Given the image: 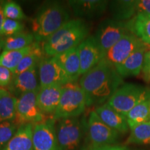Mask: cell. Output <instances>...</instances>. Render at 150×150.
Here are the masks:
<instances>
[{
  "label": "cell",
  "instance_id": "cell-1",
  "mask_svg": "<svg viewBox=\"0 0 150 150\" xmlns=\"http://www.w3.org/2000/svg\"><path fill=\"white\" fill-rule=\"evenodd\" d=\"M79 83L86 95L87 107H97L107 102L124 82L115 67L102 59L82 75Z\"/></svg>",
  "mask_w": 150,
  "mask_h": 150
},
{
  "label": "cell",
  "instance_id": "cell-2",
  "mask_svg": "<svg viewBox=\"0 0 150 150\" xmlns=\"http://www.w3.org/2000/svg\"><path fill=\"white\" fill-rule=\"evenodd\" d=\"M88 26L83 20H70L42 42V47L45 55L52 57L77 47L88 37Z\"/></svg>",
  "mask_w": 150,
  "mask_h": 150
},
{
  "label": "cell",
  "instance_id": "cell-3",
  "mask_svg": "<svg viewBox=\"0 0 150 150\" xmlns=\"http://www.w3.org/2000/svg\"><path fill=\"white\" fill-rule=\"evenodd\" d=\"M70 20L68 11L57 1H48L40 7L32 21L35 42L46 41Z\"/></svg>",
  "mask_w": 150,
  "mask_h": 150
},
{
  "label": "cell",
  "instance_id": "cell-4",
  "mask_svg": "<svg viewBox=\"0 0 150 150\" xmlns=\"http://www.w3.org/2000/svg\"><path fill=\"white\" fill-rule=\"evenodd\" d=\"M87 107L86 95L79 83L70 82L63 86L60 102L52 119L77 117L85 111Z\"/></svg>",
  "mask_w": 150,
  "mask_h": 150
},
{
  "label": "cell",
  "instance_id": "cell-5",
  "mask_svg": "<svg viewBox=\"0 0 150 150\" xmlns=\"http://www.w3.org/2000/svg\"><path fill=\"white\" fill-rule=\"evenodd\" d=\"M150 99V88L134 83H123L106 102L122 115L127 116L135 106Z\"/></svg>",
  "mask_w": 150,
  "mask_h": 150
},
{
  "label": "cell",
  "instance_id": "cell-6",
  "mask_svg": "<svg viewBox=\"0 0 150 150\" xmlns=\"http://www.w3.org/2000/svg\"><path fill=\"white\" fill-rule=\"evenodd\" d=\"M56 136L61 150H81L87 122L77 117L59 120L56 127Z\"/></svg>",
  "mask_w": 150,
  "mask_h": 150
},
{
  "label": "cell",
  "instance_id": "cell-7",
  "mask_svg": "<svg viewBox=\"0 0 150 150\" xmlns=\"http://www.w3.org/2000/svg\"><path fill=\"white\" fill-rule=\"evenodd\" d=\"M128 32L126 22L106 19L99 24L93 36L105 56L106 52Z\"/></svg>",
  "mask_w": 150,
  "mask_h": 150
},
{
  "label": "cell",
  "instance_id": "cell-8",
  "mask_svg": "<svg viewBox=\"0 0 150 150\" xmlns=\"http://www.w3.org/2000/svg\"><path fill=\"white\" fill-rule=\"evenodd\" d=\"M119 136V133L103 122L95 110L90 112L87 120V136L92 149L112 145L117 142Z\"/></svg>",
  "mask_w": 150,
  "mask_h": 150
},
{
  "label": "cell",
  "instance_id": "cell-9",
  "mask_svg": "<svg viewBox=\"0 0 150 150\" xmlns=\"http://www.w3.org/2000/svg\"><path fill=\"white\" fill-rule=\"evenodd\" d=\"M38 92H29L18 97L16 115L13 122L18 127L26 124H34L45 121V114L37 103Z\"/></svg>",
  "mask_w": 150,
  "mask_h": 150
},
{
  "label": "cell",
  "instance_id": "cell-10",
  "mask_svg": "<svg viewBox=\"0 0 150 150\" xmlns=\"http://www.w3.org/2000/svg\"><path fill=\"white\" fill-rule=\"evenodd\" d=\"M144 44L138 37L130 32L126 33L105 54L104 60L112 67H116Z\"/></svg>",
  "mask_w": 150,
  "mask_h": 150
},
{
  "label": "cell",
  "instance_id": "cell-11",
  "mask_svg": "<svg viewBox=\"0 0 150 150\" xmlns=\"http://www.w3.org/2000/svg\"><path fill=\"white\" fill-rule=\"evenodd\" d=\"M40 88L49 86H64L70 83L64 70L54 56H44L38 64Z\"/></svg>",
  "mask_w": 150,
  "mask_h": 150
},
{
  "label": "cell",
  "instance_id": "cell-12",
  "mask_svg": "<svg viewBox=\"0 0 150 150\" xmlns=\"http://www.w3.org/2000/svg\"><path fill=\"white\" fill-rule=\"evenodd\" d=\"M33 150H61L58 142L55 120H46L33 125Z\"/></svg>",
  "mask_w": 150,
  "mask_h": 150
},
{
  "label": "cell",
  "instance_id": "cell-13",
  "mask_svg": "<svg viewBox=\"0 0 150 150\" xmlns=\"http://www.w3.org/2000/svg\"><path fill=\"white\" fill-rule=\"evenodd\" d=\"M77 48L81 76L96 66L104 57L93 35L86 38Z\"/></svg>",
  "mask_w": 150,
  "mask_h": 150
},
{
  "label": "cell",
  "instance_id": "cell-14",
  "mask_svg": "<svg viewBox=\"0 0 150 150\" xmlns=\"http://www.w3.org/2000/svg\"><path fill=\"white\" fill-rule=\"evenodd\" d=\"M68 4L74 15L80 18H95L102 16L109 1L106 0H71Z\"/></svg>",
  "mask_w": 150,
  "mask_h": 150
},
{
  "label": "cell",
  "instance_id": "cell-15",
  "mask_svg": "<svg viewBox=\"0 0 150 150\" xmlns=\"http://www.w3.org/2000/svg\"><path fill=\"white\" fill-rule=\"evenodd\" d=\"M38 75L37 66H34L25 72L13 76L12 82L9 86L11 93L20 97L24 93L38 91L40 85H38L39 76Z\"/></svg>",
  "mask_w": 150,
  "mask_h": 150
},
{
  "label": "cell",
  "instance_id": "cell-16",
  "mask_svg": "<svg viewBox=\"0 0 150 150\" xmlns=\"http://www.w3.org/2000/svg\"><path fill=\"white\" fill-rule=\"evenodd\" d=\"M63 86L52 85L39 89L37 94V103L44 113L53 116L59 106L62 95Z\"/></svg>",
  "mask_w": 150,
  "mask_h": 150
},
{
  "label": "cell",
  "instance_id": "cell-17",
  "mask_svg": "<svg viewBox=\"0 0 150 150\" xmlns=\"http://www.w3.org/2000/svg\"><path fill=\"white\" fill-rule=\"evenodd\" d=\"M95 110L103 122L110 128L119 134H126L128 131L129 127L126 116L116 111L107 103L95 107Z\"/></svg>",
  "mask_w": 150,
  "mask_h": 150
},
{
  "label": "cell",
  "instance_id": "cell-18",
  "mask_svg": "<svg viewBox=\"0 0 150 150\" xmlns=\"http://www.w3.org/2000/svg\"><path fill=\"white\" fill-rule=\"evenodd\" d=\"M149 47L145 45L137 50L125 61L115 67L116 70L122 78L136 76L141 74L145 55Z\"/></svg>",
  "mask_w": 150,
  "mask_h": 150
},
{
  "label": "cell",
  "instance_id": "cell-19",
  "mask_svg": "<svg viewBox=\"0 0 150 150\" xmlns=\"http://www.w3.org/2000/svg\"><path fill=\"white\" fill-rule=\"evenodd\" d=\"M70 82H76L81 76L78 48L75 47L54 56Z\"/></svg>",
  "mask_w": 150,
  "mask_h": 150
},
{
  "label": "cell",
  "instance_id": "cell-20",
  "mask_svg": "<svg viewBox=\"0 0 150 150\" xmlns=\"http://www.w3.org/2000/svg\"><path fill=\"white\" fill-rule=\"evenodd\" d=\"M32 136V124L21 125L12 139L1 150H33Z\"/></svg>",
  "mask_w": 150,
  "mask_h": 150
},
{
  "label": "cell",
  "instance_id": "cell-21",
  "mask_svg": "<svg viewBox=\"0 0 150 150\" xmlns=\"http://www.w3.org/2000/svg\"><path fill=\"white\" fill-rule=\"evenodd\" d=\"M127 29L144 44L150 46V15L140 13L126 22Z\"/></svg>",
  "mask_w": 150,
  "mask_h": 150
},
{
  "label": "cell",
  "instance_id": "cell-22",
  "mask_svg": "<svg viewBox=\"0 0 150 150\" xmlns=\"http://www.w3.org/2000/svg\"><path fill=\"white\" fill-rule=\"evenodd\" d=\"M110 11L115 20L127 22L138 14L137 0H119L109 2Z\"/></svg>",
  "mask_w": 150,
  "mask_h": 150
},
{
  "label": "cell",
  "instance_id": "cell-23",
  "mask_svg": "<svg viewBox=\"0 0 150 150\" xmlns=\"http://www.w3.org/2000/svg\"><path fill=\"white\" fill-rule=\"evenodd\" d=\"M18 97L4 88H0V122L16 117Z\"/></svg>",
  "mask_w": 150,
  "mask_h": 150
},
{
  "label": "cell",
  "instance_id": "cell-24",
  "mask_svg": "<svg viewBox=\"0 0 150 150\" xmlns=\"http://www.w3.org/2000/svg\"><path fill=\"white\" fill-rule=\"evenodd\" d=\"M126 117L129 129L150 122V99L135 106L128 112Z\"/></svg>",
  "mask_w": 150,
  "mask_h": 150
},
{
  "label": "cell",
  "instance_id": "cell-25",
  "mask_svg": "<svg viewBox=\"0 0 150 150\" xmlns=\"http://www.w3.org/2000/svg\"><path fill=\"white\" fill-rule=\"evenodd\" d=\"M32 47L33 44L22 50H3L0 55V66L6 67L14 73L23 58L31 51Z\"/></svg>",
  "mask_w": 150,
  "mask_h": 150
},
{
  "label": "cell",
  "instance_id": "cell-26",
  "mask_svg": "<svg viewBox=\"0 0 150 150\" xmlns=\"http://www.w3.org/2000/svg\"><path fill=\"white\" fill-rule=\"evenodd\" d=\"M44 52L42 47L40 46V42H33L32 49L20 62L13 73V76H16L20 73L25 72L31 67L37 66V64H39L40 61L44 57Z\"/></svg>",
  "mask_w": 150,
  "mask_h": 150
},
{
  "label": "cell",
  "instance_id": "cell-27",
  "mask_svg": "<svg viewBox=\"0 0 150 150\" xmlns=\"http://www.w3.org/2000/svg\"><path fill=\"white\" fill-rule=\"evenodd\" d=\"M33 33L22 31L18 34L6 37L4 40V50H19L27 48L34 42Z\"/></svg>",
  "mask_w": 150,
  "mask_h": 150
},
{
  "label": "cell",
  "instance_id": "cell-28",
  "mask_svg": "<svg viewBox=\"0 0 150 150\" xmlns=\"http://www.w3.org/2000/svg\"><path fill=\"white\" fill-rule=\"evenodd\" d=\"M130 130L127 144L150 145V122L137 125Z\"/></svg>",
  "mask_w": 150,
  "mask_h": 150
},
{
  "label": "cell",
  "instance_id": "cell-29",
  "mask_svg": "<svg viewBox=\"0 0 150 150\" xmlns=\"http://www.w3.org/2000/svg\"><path fill=\"white\" fill-rule=\"evenodd\" d=\"M18 127L13 120L0 122V150L12 139Z\"/></svg>",
  "mask_w": 150,
  "mask_h": 150
},
{
  "label": "cell",
  "instance_id": "cell-30",
  "mask_svg": "<svg viewBox=\"0 0 150 150\" xmlns=\"http://www.w3.org/2000/svg\"><path fill=\"white\" fill-rule=\"evenodd\" d=\"M4 13L6 18L21 21L26 17L23 10L18 3L13 1H5L4 5Z\"/></svg>",
  "mask_w": 150,
  "mask_h": 150
},
{
  "label": "cell",
  "instance_id": "cell-31",
  "mask_svg": "<svg viewBox=\"0 0 150 150\" xmlns=\"http://www.w3.org/2000/svg\"><path fill=\"white\" fill-rule=\"evenodd\" d=\"M24 26L20 21L6 18L1 28V35L11 36L24 31Z\"/></svg>",
  "mask_w": 150,
  "mask_h": 150
},
{
  "label": "cell",
  "instance_id": "cell-32",
  "mask_svg": "<svg viewBox=\"0 0 150 150\" xmlns=\"http://www.w3.org/2000/svg\"><path fill=\"white\" fill-rule=\"evenodd\" d=\"M13 79V73L6 67L0 66V88L9 86Z\"/></svg>",
  "mask_w": 150,
  "mask_h": 150
},
{
  "label": "cell",
  "instance_id": "cell-33",
  "mask_svg": "<svg viewBox=\"0 0 150 150\" xmlns=\"http://www.w3.org/2000/svg\"><path fill=\"white\" fill-rule=\"evenodd\" d=\"M142 77L147 83L150 82V47L145 55L143 67L142 70Z\"/></svg>",
  "mask_w": 150,
  "mask_h": 150
},
{
  "label": "cell",
  "instance_id": "cell-34",
  "mask_svg": "<svg viewBox=\"0 0 150 150\" xmlns=\"http://www.w3.org/2000/svg\"><path fill=\"white\" fill-rule=\"evenodd\" d=\"M91 150H129V149L125 146L122 145H106L94 148Z\"/></svg>",
  "mask_w": 150,
  "mask_h": 150
},
{
  "label": "cell",
  "instance_id": "cell-35",
  "mask_svg": "<svg viewBox=\"0 0 150 150\" xmlns=\"http://www.w3.org/2000/svg\"><path fill=\"white\" fill-rule=\"evenodd\" d=\"M5 1H0V36L1 35V28H2L3 24L4 22L6 17L4 13V5Z\"/></svg>",
  "mask_w": 150,
  "mask_h": 150
},
{
  "label": "cell",
  "instance_id": "cell-36",
  "mask_svg": "<svg viewBox=\"0 0 150 150\" xmlns=\"http://www.w3.org/2000/svg\"><path fill=\"white\" fill-rule=\"evenodd\" d=\"M2 49H4V40L1 38V36H0V55L2 53V52H1Z\"/></svg>",
  "mask_w": 150,
  "mask_h": 150
}]
</instances>
